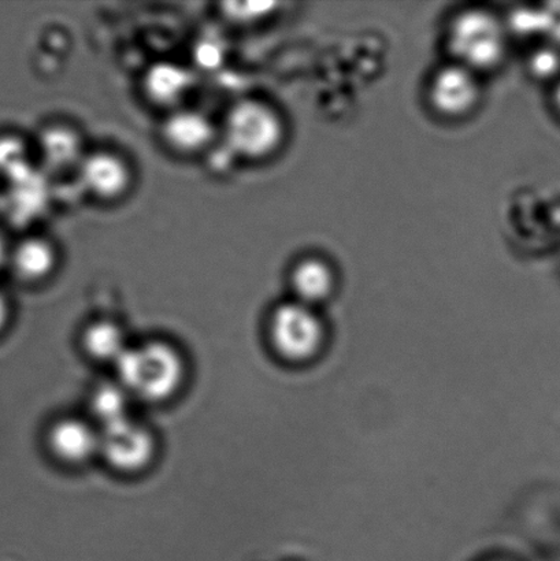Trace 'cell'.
<instances>
[{
  "instance_id": "cell-9",
  "label": "cell",
  "mask_w": 560,
  "mask_h": 561,
  "mask_svg": "<svg viewBox=\"0 0 560 561\" xmlns=\"http://www.w3.org/2000/svg\"><path fill=\"white\" fill-rule=\"evenodd\" d=\"M162 136L172 150L195 153L210 145L214 139V128L210 119L205 115L192 110H181L164 121Z\"/></svg>"
},
{
  "instance_id": "cell-10",
  "label": "cell",
  "mask_w": 560,
  "mask_h": 561,
  "mask_svg": "<svg viewBox=\"0 0 560 561\" xmlns=\"http://www.w3.org/2000/svg\"><path fill=\"white\" fill-rule=\"evenodd\" d=\"M57 266V252L41 238H27L11 247L9 271L21 283L35 284L46 279Z\"/></svg>"
},
{
  "instance_id": "cell-13",
  "label": "cell",
  "mask_w": 560,
  "mask_h": 561,
  "mask_svg": "<svg viewBox=\"0 0 560 561\" xmlns=\"http://www.w3.org/2000/svg\"><path fill=\"white\" fill-rule=\"evenodd\" d=\"M188 71L174 64L153 65L145 79L147 95L153 102L173 104L185 96L191 88Z\"/></svg>"
},
{
  "instance_id": "cell-4",
  "label": "cell",
  "mask_w": 560,
  "mask_h": 561,
  "mask_svg": "<svg viewBox=\"0 0 560 561\" xmlns=\"http://www.w3.org/2000/svg\"><path fill=\"white\" fill-rule=\"evenodd\" d=\"M274 346L289 360H306L320 350L323 329L310 306L300 301L276 308L271 321Z\"/></svg>"
},
{
  "instance_id": "cell-14",
  "label": "cell",
  "mask_w": 560,
  "mask_h": 561,
  "mask_svg": "<svg viewBox=\"0 0 560 561\" xmlns=\"http://www.w3.org/2000/svg\"><path fill=\"white\" fill-rule=\"evenodd\" d=\"M84 346L88 354L95 359L114 363L128 350L123 330L106 321L93 323L87 329Z\"/></svg>"
},
{
  "instance_id": "cell-8",
  "label": "cell",
  "mask_w": 560,
  "mask_h": 561,
  "mask_svg": "<svg viewBox=\"0 0 560 561\" xmlns=\"http://www.w3.org/2000/svg\"><path fill=\"white\" fill-rule=\"evenodd\" d=\"M99 431L81 420L58 421L49 428L48 445L57 458L68 463H82L99 454Z\"/></svg>"
},
{
  "instance_id": "cell-21",
  "label": "cell",
  "mask_w": 560,
  "mask_h": 561,
  "mask_svg": "<svg viewBox=\"0 0 560 561\" xmlns=\"http://www.w3.org/2000/svg\"><path fill=\"white\" fill-rule=\"evenodd\" d=\"M553 106H556L557 113L559 114L560 117V80L558 82L556 91H553Z\"/></svg>"
},
{
  "instance_id": "cell-16",
  "label": "cell",
  "mask_w": 560,
  "mask_h": 561,
  "mask_svg": "<svg viewBox=\"0 0 560 561\" xmlns=\"http://www.w3.org/2000/svg\"><path fill=\"white\" fill-rule=\"evenodd\" d=\"M530 70L537 79L548 80L560 75V51L557 47H542L532 55Z\"/></svg>"
},
{
  "instance_id": "cell-7",
  "label": "cell",
  "mask_w": 560,
  "mask_h": 561,
  "mask_svg": "<svg viewBox=\"0 0 560 561\" xmlns=\"http://www.w3.org/2000/svg\"><path fill=\"white\" fill-rule=\"evenodd\" d=\"M81 185L103 201L118 199L128 191L130 170L123 159L110 152H93L79 167Z\"/></svg>"
},
{
  "instance_id": "cell-11",
  "label": "cell",
  "mask_w": 560,
  "mask_h": 561,
  "mask_svg": "<svg viewBox=\"0 0 560 561\" xmlns=\"http://www.w3.org/2000/svg\"><path fill=\"white\" fill-rule=\"evenodd\" d=\"M290 284L298 301L312 306L331 296L334 288V274L327 262L309 257L298 263L290 274Z\"/></svg>"
},
{
  "instance_id": "cell-12",
  "label": "cell",
  "mask_w": 560,
  "mask_h": 561,
  "mask_svg": "<svg viewBox=\"0 0 560 561\" xmlns=\"http://www.w3.org/2000/svg\"><path fill=\"white\" fill-rule=\"evenodd\" d=\"M38 147H41L43 162L55 172L79 168L84 159L79 136L64 126L44 130Z\"/></svg>"
},
{
  "instance_id": "cell-19",
  "label": "cell",
  "mask_w": 560,
  "mask_h": 561,
  "mask_svg": "<svg viewBox=\"0 0 560 561\" xmlns=\"http://www.w3.org/2000/svg\"><path fill=\"white\" fill-rule=\"evenodd\" d=\"M11 308L8 297L0 290V334L8 328L10 322Z\"/></svg>"
},
{
  "instance_id": "cell-17",
  "label": "cell",
  "mask_w": 560,
  "mask_h": 561,
  "mask_svg": "<svg viewBox=\"0 0 560 561\" xmlns=\"http://www.w3.org/2000/svg\"><path fill=\"white\" fill-rule=\"evenodd\" d=\"M25 147L15 137H0V172H10L14 175L15 170L25 164Z\"/></svg>"
},
{
  "instance_id": "cell-5",
  "label": "cell",
  "mask_w": 560,
  "mask_h": 561,
  "mask_svg": "<svg viewBox=\"0 0 560 561\" xmlns=\"http://www.w3.org/2000/svg\"><path fill=\"white\" fill-rule=\"evenodd\" d=\"M99 454L114 469L135 472L150 463L156 453V442L151 433L139 423L126 420L99 428Z\"/></svg>"
},
{
  "instance_id": "cell-15",
  "label": "cell",
  "mask_w": 560,
  "mask_h": 561,
  "mask_svg": "<svg viewBox=\"0 0 560 561\" xmlns=\"http://www.w3.org/2000/svg\"><path fill=\"white\" fill-rule=\"evenodd\" d=\"M129 393L121 383H104L92 396L91 409L101 427L129 417Z\"/></svg>"
},
{
  "instance_id": "cell-6",
  "label": "cell",
  "mask_w": 560,
  "mask_h": 561,
  "mask_svg": "<svg viewBox=\"0 0 560 561\" xmlns=\"http://www.w3.org/2000/svg\"><path fill=\"white\" fill-rule=\"evenodd\" d=\"M430 96L438 113L446 117H462L479 102V81L473 70L459 64L449 65L433 77Z\"/></svg>"
},
{
  "instance_id": "cell-3",
  "label": "cell",
  "mask_w": 560,
  "mask_h": 561,
  "mask_svg": "<svg viewBox=\"0 0 560 561\" xmlns=\"http://www.w3.org/2000/svg\"><path fill=\"white\" fill-rule=\"evenodd\" d=\"M284 135L279 115L256 101L236 104L225 121V140L230 152L250 161L271 157L282 146Z\"/></svg>"
},
{
  "instance_id": "cell-18",
  "label": "cell",
  "mask_w": 560,
  "mask_h": 561,
  "mask_svg": "<svg viewBox=\"0 0 560 561\" xmlns=\"http://www.w3.org/2000/svg\"><path fill=\"white\" fill-rule=\"evenodd\" d=\"M273 3H228L227 11L236 20H255L271 13Z\"/></svg>"
},
{
  "instance_id": "cell-20",
  "label": "cell",
  "mask_w": 560,
  "mask_h": 561,
  "mask_svg": "<svg viewBox=\"0 0 560 561\" xmlns=\"http://www.w3.org/2000/svg\"><path fill=\"white\" fill-rule=\"evenodd\" d=\"M11 247L5 240L2 232H0V271L8 268Z\"/></svg>"
},
{
  "instance_id": "cell-2",
  "label": "cell",
  "mask_w": 560,
  "mask_h": 561,
  "mask_svg": "<svg viewBox=\"0 0 560 561\" xmlns=\"http://www.w3.org/2000/svg\"><path fill=\"white\" fill-rule=\"evenodd\" d=\"M448 46L465 68L473 71L492 69L506 54V31L490 11L466 10L449 27Z\"/></svg>"
},
{
  "instance_id": "cell-1",
  "label": "cell",
  "mask_w": 560,
  "mask_h": 561,
  "mask_svg": "<svg viewBox=\"0 0 560 561\" xmlns=\"http://www.w3.org/2000/svg\"><path fill=\"white\" fill-rule=\"evenodd\" d=\"M115 367L126 392L146 401L167 400L184 378L183 357L163 341L128 346Z\"/></svg>"
}]
</instances>
